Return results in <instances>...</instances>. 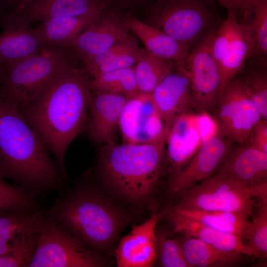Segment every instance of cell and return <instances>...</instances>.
<instances>
[{
	"mask_svg": "<svg viewBox=\"0 0 267 267\" xmlns=\"http://www.w3.org/2000/svg\"><path fill=\"white\" fill-rule=\"evenodd\" d=\"M0 177L35 199L61 192L68 179L20 109L0 95Z\"/></svg>",
	"mask_w": 267,
	"mask_h": 267,
	"instance_id": "1",
	"label": "cell"
},
{
	"mask_svg": "<svg viewBox=\"0 0 267 267\" xmlns=\"http://www.w3.org/2000/svg\"><path fill=\"white\" fill-rule=\"evenodd\" d=\"M90 94L89 81L74 64L64 69L39 97L20 109L67 179L66 153L85 125Z\"/></svg>",
	"mask_w": 267,
	"mask_h": 267,
	"instance_id": "2",
	"label": "cell"
},
{
	"mask_svg": "<svg viewBox=\"0 0 267 267\" xmlns=\"http://www.w3.org/2000/svg\"><path fill=\"white\" fill-rule=\"evenodd\" d=\"M44 213L96 252L112 243L124 223L122 215L89 185L65 189Z\"/></svg>",
	"mask_w": 267,
	"mask_h": 267,
	"instance_id": "3",
	"label": "cell"
},
{
	"mask_svg": "<svg viewBox=\"0 0 267 267\" xmlns=\"http://www.w3.org/2000/svg\"><path fill=\"white\" fill-rule=\"evenodd\" d=\"M165 153V141L104 144L100 153L101 178L122 198L133 203L142 202L155 187Z\"/></svg>",
	"mask_w": 267,
	"mask_h": 267,
	"instance_id": "4",
	"label": "cell"
},
{
	"mask_svg": "<svg viewBox=\"0 0 267 267\" xmlns=\"http://www.w3.org/2000/svg\"><path fill=\"white\" fill-rule=\"evenodd\" d=\"M66 47L48 45L23 60L4 64L0 95L19 109L33 102L66 68L74 64Z\"/></svg>",
	"mask_w": 267,
	"mask_h": 267,
	"instance_id": "5",
	"label": "cell"
},
{
	"mask_svg": "<svg viewBox=\"0 0 267 267\" xmlns=\"http://www.w3.org/2000/svg\"><path fill=\"white\" fill-rule=\"evenodd\" d=\"M209 0H157L152 10L153 26L189 49L214 30Z\"/></svg>",
	"mask_w": 267,
	"mask_h": 267,
	"instance_id": "6",
	"label": "cell"
},
{
	"mask_svg": "<svg viewBox=\"0 0 267 267\" xmlns=\"http://www.w3.org/2000/svg\"><path fill=\"white\" fill-rule=\"evenodd\" d=\"M104 263L97 252L83 245L45 215L37 247L28 267H98Z\"/></svg>",
	"mask_w": 267,
	"mask_h": 267,
	"instance_id": "7",
	"label": "cell"
},
{
	"mask_svg": "<svg viewBox=\"0 0 267 267\" xmlns=\"http://www.w3.org/2000/svg\"><path fill=\"white\" fill-rule=\"evenodd\" d=\"M174 206L243 213L250 216L255 206L249 187L238 181L213 175L180 193Z\"/></svg>",
	"mask_w": 267,
	"mask_h": 267,
	"instance_id": "8",
	"label": "cell"
},
{
	"mask_svg": "<svg viewBox=\"0 0 267 267\" xmlns=\"http://www.w3.org/2000/svg\"><path fill=\"white\" fill-rule=\"evenodd\" d=\"M220 131L216 119L207 111H187L176 117L165 141L173 176L189 162L204 141Z\"/></svg>",
	"mask_w": 267,
	"mask_h": 267,
	"instance_id": "9",
	"label": "cell"
},
{
	"mask_svg": "<svg viewBox=\"0 0 267 267\" xmlns=\"http://www.w3.org/2000/svg\"><path fill=\"white\" fill-rule=\"evenodd\" d=\"M215 106L220 131L231 143H246L253 127L263 119L241 80L235 77L223 85Z\"/></svg>",
	"mask_w": 267,
	"mask_h": 267,
	"instance_id": "10",
	"label": "cell"
},
{
	"mask_svg": "<svg viewBox=\"0 0 267 267\" xmlns=\"http://www.w3.org/2000/svg\"><path fill=\"white\" fill-rule=\"evenodd\" d=\"M217 30L209 31L195 44L178 69L188 78L195 106L201 111L215 106L221 88L219 66L211 51Z\"/></svg>",
	"mask_w": 267,
	"mask_h": 267,
	"instance_id": "11",
	"label": "cell"
},
{
	"mask_svg": "<svg viewBox=\"0 0 267 267\" xmlns=\"http://www.w3.org/2000/svg\"><path fill=\"white\" fill-rule=\"evenodd\" d=\"M119 128L123 143L133 144L166 141L169 130L151 93L139 91L127 98Z\"/></svg>",
	"mask_w": 267,
	"mask_h": 267,
	"instance_id": "12",
	"label": "cell"
},
{
	"mask_svg": "<svg viewBox=\"0 0 267 267\" xmlns=\"http://www.w3.org/2000/svg\"><path fill=\"white\" fill-rule=\"evenodd\" d=\"M232 143L219 132L204 141L189 162L173 177L171 195H179L213 175L231 148Z\"/></svg>",
	"mask_w": 267,
	"mask_h": 267,
	"instance_id": "13",
	"label": "cell"
},
{
	"mask_svg": "<svg viewBox=\"0 0 267 267\" xmlns=\"http://www.w3.org/2000/svg\"><path fill=\"white\" fill-rule=\"evenodd\" d=\"M45 218L37 204L0 211V255L39 238Z\"/></svg>",
	"mask_w": 267,
	"mask_h": 267,
	"instance_id": "14",
	"label": "cell"
},
{
	"mask_svg": "<svg viewBox=\"0 0 267 267\" xmlns=\"http://www.w3.org/2000/svg\"><path fill=\"white\" fill-rule=\"evenodd\" d=\"M159 219V215L153 214L121 239L115 253L118 267H150L154 265L158 256L156 227Z\"/></svg>",
	"mask_w": 267,
	"mask_h": 267,
	"instance_id": "15",
	"label": "cell"
},
{
	"mask_svg": "<svg viewBox=\"0 0 267 267\" xmlns=\"http://www.w3.org/2000/svg\"><path fill=\"white\" fill-rule=\"evenodd\" d=\"M0 61L4 64L17 62L41 52L48 46L29 25L16 19L8 11L0 19Z\"/></svg>",
	"mask_w": 267,
	"mask_h": 267,
	"instance_id": "16",
	"label": "cell"
},
{
	"mask_svg": "<svg viewBox=\"0 0 267 267\" xmlns=\"http://www.w3.org/2000/svg\"><path fill=\"white\" fill-rule=\"evenodd\" d=\"M106 5L102 0H27L10 12L20 22L29 25L60 17L101 12Z\"/></svg>",
	"mask_w": 267,
	"mask_h": 267,
	"instance_id": "17",
	"label": "cell"
},
{
	"mask_svg": "<svg viewBox=\"0 0 267 267\" xmlns=\"http://www.w3.org/2000/svg\"><path fill=\"white\" fill-rule=\"evenodd\" d=\"M213 175L241 182L248 187L267 181V153L245 143L231 149Z\"/></svg>",
	"mask_w": 267,
	"mask_h": 267,
	"instance_id": "18",
	"label": "cell"
},
{
	"mask_svg": "<svg viewBox=\"0 0 267 267\" xmlns=\"http://www.w3.org/2000/svg\"><path fill=\"white\" fill-rule=\"evenodd\" d=\"M91 91L88 125L89 134L98 143L104 144L114 141L121 114L128 97Z\"/></svg>",
	"mask_w": 267,
	"mask_h": 267,
	"instance_id": "19",
	"label": "cell"
},
{
	"mask_svg": "<svg viewBox=\"0 0 267 267\" xmlns=\"http://www.w3.org/2000/svg\"><path fill=\"white\" fill-rule=\"evenodd\" d=\"M151 95L169 129L176 117L189 111L190 106H195L189 80L178 69L177 72L168 74Z\"/></svg>",
	"mask_w": 267,
	"mask_h": 267,
	"instance_id": "20",
	"label": "cell"
},
{
	"mask_svg": "<svg viewBox=\"0 0 267 267\" xmlns=\"http://www.w3.org/2000/svg\"><path fill=\"white\" fill-rule=\"evenodd\" d=\"M103 11L67 47L73 55L84 60L104 52L128 37L117 21L110 16H103Z\"/></svg>",
	"mask_w": 267,
	"mask_h": 267,
	"instance_id": "21",
	"label": "cell"
},
{
	"mask_svg": "<svg viewBox=\"0 0 267 267\" xmlns=\"http://www.w3.org/2000/svg\"><path fill=\"white\" fill-rule=\"evenodd\" d=\"M167 214L176 233L195 237L221 250L257 257L256 253L237 234L207 226L178 213L172 208Z\"/></svg>",
	"mask_w": 267,
	"mask_h": 267,
	"instance_id": "22",
	"label": "cell"
},
{
	"mask_svg": "<svg viewBox=\"0 0 267 267\" xmlns=\"http://www.w3.org/2000/svg\"><path fill=\"white\" fill-rule=\"evenodd\" d=\"M125 24L142 42L149 52L173 61L177 66L184 63L189 49L170 35L134 17L129 18Z\"/></svg>",
	"mask_w": 267,
	"mask_h": 267,
	"instance_id": "23",
	"label": "cell"
},
{
	"mask_svg": "<svg viewBox=\"0 0 267 267\" xmlns=\"http://www.w3.org/2000/svg\"><path fill=\"white\" fill-rule=\"evenodd\" d=\"M102 11L51 19L43 21L36 29L48 45L68 47Z\"/></svg>",
	"mask_w": 267,
	"mask_h": 267,
	"instance_id": "24",
	"label": "cell"
},
{
	"mask_svg": "<svg viewBox=\"0 0 267 267\" xmlns=\"http://www.w3.org/2000/svg\"><path fill=\"white\" fill-rule=\"evenodd\" d=\"M179 240L189 267H229L237 265L242 254L217 248L197 238L184 234Z\"/></svg>",
	"mask_w": 267,
	"mask_h": 267,
	"instance_id": "25",
	"label": "cell"
},
{
	"mask_svg": "<svg viewBox=\"0 0 267 267\" xmlns=\"http://www.w3.org/2000/svg\"><path fill=\"white\" fill-rule=\"evenodd\" d=\"M255 52V46L249 24L239 23L227 53L218 64L221 89L227 82L235 77L242 70L246 60Z\"/></svg>",
	"mask_w": 267,
	"mask_h": 267,
	"instance_id": "26",
	"label": "cell"
},
{
	"mask_svg": "<svg viewBox=\"0 0 267 267\" xmlns=\"http://www.w3.org/2000/svg\"><path fill=\"white\" fill-rule=\"evenodd\" d=\"M178 213L207 226L242 236L249 216L241 213L208 211L197 209H182L173 207Z\"/></svg>",
	"mask_w": 267,
	"mask_h": 267,
	"instance_id": "27",
	"label": "cell"
},
{
	"mask_svg": "<svg viewBox=\"0 0 267 267\" xmlns=\"http://www.w3.org/2000/svg\"><path fill=\"white\" fill-rule=\"evenodd\" d=\"M175 65L171 60L144 50L134 68L138 91L151 93L162 79L172 71Z\"/></svg>",
	"mask_w": 267,
	"mask_h": 267,
	"instance_id": "28",
	"label": "cell"
},
{
	"mask_svg": "<svg viewBox=\"0 0 267 267\" xmlns=\"http://www.w3.org/2000/svg\"><path fill=\"white\" fill-rule=\"evenodd\" d=\"M91 91L130 97L139 92L134 68L122 69L101 74L89 81Z\"/></svg>",
	"mask_w": 267,
	"mask_h": 267,
	"instance_id": "29",
	"label": "cell"
},
{
	"mask_svg": "<svg viewBox=\"0 0 267 267\" xmlns=\"http://www.w3.org/2000/svg\"><path fill=\"white\" fill-rule=\"evenodd\" d=\"M257 212L249 221L242 234L244 243L253 250L257 257H267V200L258 201Z\"/></svg>",
	"mask_w": 267,
	"mask_h": 267,
	"instance_id": "30",
	"label": "cell"
},
{
	"mask_svg": "<svg viewBox=\"0 0 267 267\" xmlns=\"http://www.w3.org/2000/svg\"><path fill=\"white\" fill-rule=\"evenodd\" d=\"M245 90L260 111L263 119L267 120V74L265 70H255L241 81Z\"/></svg>",
	"mask_w": 267,
	"mask_h": 267,
	"instance_id": "31",
	"label": "cell"
},
{
	"mask_svg": "<svg viewBox=\"0 0 267 267\" xmlns=\"http://www.w3.org/2000/svg\"><path fill=\"white\" fill-rule=\"evenodd\" d=\"M157 235L159 264L164 267H189L179 240L164 234Z\"/></svg>",
	"mask_w": 267,
	"mask_h": 267,
	"instance_id": "32",
	"label": "cell"
},
{
	"mask_svg": "<svg viewBox=\"0 0 267 267\" xmlns=\"http://www.w3.org/2000/svg\"><path fill=\"white\" fill-rule=\"evenodd\" d=\"M239 23L234 14H227V18L216 30L211 51L218 64L227 53Z\"/></svg>",
	"mask_w": 267,
	"mask_h": 267,
	"instance_id": "33",
	"label": "cell"
},
{
	"mask_svg": "<svg viewBox=\"0 0 267 267\" xmlns=\"http://www.w3.org/2000/svg\"><path fill=\"white\" fill-rule=\"evenodd\" d=\"M254 42V54L267 58V0H260L253 9L249 23Z\"/></svg>",
	"mask_w": 267,
	"mask_h": 267,
	"instance_id": "34",
	"label": "cell"
},
{
	"mask_svg": "<svg viewBox=\"0 0 267 267\" xmlns=\"http://www.w3.org/2000/svg\"><path fill=\"white\" fill-rule=\"evenodd\" d=\"M144 50L134 45L98 66L89 75L93 78L103 73L133 67L138 62Z\"/></svg>",
	"mask_w": 267,
	"mask_h": 267,
	"instance_id": "35",
	"label": "cell"
},
{
	"mask_svg": "<svg viewBox=\"0 0 267 267\" xmlns=\"http://www.w3.org/2000/svg\"><path fill=\"white\" fill-rule=\"evenodd\" d=\"M36 204L35 199L21 187L6 183L0 177V211L16 206Z\"/></svg>",
	"mask_w": 267,
	"mask_h": 267,
	"instance_id": "36",
	"label": "cell"
},
{
	"mask_svg": "<svg viewBox=\"0 0 267 267\" xmlns=\"http://www.w3.org/2000/svg\"><path fill=\"white\" fill-rule=\"evenodd\" d=\"M38 239L0 255V267H28L34 255Z\"/></svg>",
	"mask_w": 267,
	"mask_h": 267,
	"instance_id": "37",
	"label": "cell"
},
{
	"mask_svg": "<svg viewBox=\"0 0 267 267\" xmlns=\"http://www.w3.org/2000/svg\"><path fill=\"white\" fill-rule=\"evenodd\" d=\"M246 143L257 150L267 153V120L262 119L255 125Z\"/></svg>",
	"mask_w": 267,
	"mask_h": 267,
	"instance_id": "38",
	"label": "cell"
},
{
	"mask_svg": "<svg viewBox=\"0 0 267 267\" xmlns=\"http://www.w3.org/2000/svg\"><path fill=\"white\" fill-rule=\"evenodd\" d=\"M260 0H232L233 11L242 16L244 20L251 21L253 9ZM237 18V17H236Z\"/></svg>",
	"mask_w": 267,
	"mask_h": 267,
	"instance_id": "39",
	"label": "cell"
},
{
	"mask_svg": "<svg viewBox=\"0 0 267 267\" xmlns=\"http://www.w3.org/2000/svg\"><path fill=\"white\" fill-rule=\"evenodd\" d=\"M253 198L258 201L267 200V181L249 187Z\"/></svg>",
	"mask_w": 267,
	"mask_h": 267,
	"instance_id": "40",
	"label": "cell"
},
{
	"mask_svg": "<svg viewBox=\"0 0 267 267\" xmlns=\"http://www.w3.org/2000/svg\"><path fill=\"white\" fill-rule=\"evenodd\" d=\"M218 0L221 6L226 8L227 11V14H235L233 10L232 0Z\"/></svg>",
	"mask_w": 267,
	"mask_h": 267,
	"instance_id": "41",
	"label": "cell"
},
{
	"mask_svg": "<svg viewBox=\"0 0 267 267\" xmlns=\"http://www.w3.org/2000/svg\"><path fill=\"white\" fill-rule=\"evenodd\" d=\"M27 0H5L8 5L14 10L22 5Z\"/></svg>",
	"mask_w": 267,
	"mask_h": 267,
	"instance_id": "42",
	"label": "cell"
},
{
	"mask_svg": "<svg viewBox=\"0 0 267 267\" xmlns=\"http://www.w3.org/2000/svg\"><path fill=\"white\" fill-rule=\"evenodd\" d=\"M9 5L5 0H0V19L6 13L5 7Z\"/></svg>",
	"mask_w": 267,
	"mask_h": 267,
	"instance_id": "43",
	"label": "cell"
},
{
	"mask_svg": "<svg viewBox=\"0 0 267 267\" xmlns=\"http://www.w3.org/2000/svg\"><path fill=\"white\" fill-rule=\"evenodd\" d=\"M4 70V63L0 61V82L1 81Z\"/></svg>",
	"mask_w": 267,
	"mask_h": 267,
	"instance_id": "44",
	"label": "cell"
},
{
	"mask_svg": "<svg viewBox=\"0 0 267 267\" xmlns=\"http://www.w3.org/2000/svg\"><path fill=\"white\" fill-rule=\"evenodd\" d=\"M103 1H104L106 3L107 2V1L109 0H102ZM122 1H127V0H121Z\"/></svg>",
	"mask_w": 267,
	"mask_h": 267,
	"instance_id": "45",
	"label": "cell"
}]
</instances>
